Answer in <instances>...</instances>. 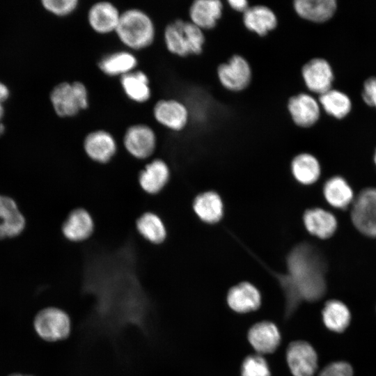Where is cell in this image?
Instances as JSON below:
<instances>
[{
  "label": "cell",
  "mask_w": 376,
  "mask_h": 376,
  "mask_svg": "<svg viewBox=\"0 0 376 376\" xmlns=\"http://www.w3.org/2000/svg\"><path fill=\"white\" fill-rule=\"evenodd\" d=\"M91 262L86 268L83 292L93 298V308L83 323L89 334L116 341L129 327L147 338L154 334V306L141 285L130 252Z\"/></svg>",
  "instance_id": "obj_1"
},
{
  "label": "cell",
  "mask_w": 376,
  "mask_h": 376,
  "mask_svg": "<svg viewBox=\"0 0 376 376\" xmlns=\"http://www.w3.org/2000/svg\"><path fill=\"white\" fill-rule=\"evenodd\" d=\"M288 268L287 274L278 276L285 299V319L292 315L301 301H318L326 290L324 263L308 244H300L292 250L288 258Z\"/></svg>",
  "instance_id": "obj_2"
},
{
  "label": "cell",
  "mask_w": 376,
  "mask_h": 376,
  "mask_svg": "<svg viewBox=\"0 0 376 376\" xmlns=\"http://www.w3.org/2000/svg\"><path fill=\"white\" fill-rule=\"evenodd\" d=\"M115 34L126 49L141 51L154 43L156 26L146 11L130 8L122 11Z\"/></svg>",
  "instance_id": "obj_3"
},
{
  "label": "cell",
  "mask_w": 376,
  "mask_h": 376,
  "mask_svg": "<svg viewBox=\"0 0 376 376\" xmlns=\"http://www.w3.org/2000/svg\"><path fill=\"white\" fill-rule=\"evenodd\" d=\"M163 39L169 52L179 57L201 54L206 41L204 31L189 20L177 19L166 25Z\"/></svg>",
  "instance_id": "obj_4"
},
{
  "label": "cell",
  "mask_w": 376,
  "mask_h": 376,
  "mask_svg": "<svg viewBox=\"0 0 376 376\" xmlns=\"http://www.w3.org/2000/svg\"><path fill=\"white\" fill-rule=\"evenodd\" d=\"M49 98L56 114L61 118L76 116L90 104L88 88L80 81L58 83L52 90Z\"/></svg>",
  "instance_id": "obj_5"
},
{
  "label": "cell",
  "mask_w": 376,
  "mask_h": 376,
  "mask_svg": "<svg viewBox=\"0 0 376 376\" xmlns=\"http://www.w3.org/2000/svg\"><path fill=\"white\" fill-rule=\"evenodd\" d=\"M33 326L40 339L54 343L65 340L70 336L72 320L70 315L63 309L47 306L36 314Z\"/></svg>",
  "instance_id": "obj_6"
},
{
  "label": "cell",
  "mask_w": 376,
  "mask_h": 376,
  "mask_svg": "<svg viewBox=\"0 0 376 376\" xmlns=\"http://www.w3.org/2000/svg\"><path fill=\"white\" fill-rule=\"evenodd\" d=\"M217 77L225 89L238 93L250 86L253 71L248 60L242 55L236 54L217 66Z\"/></svg>",
  "instance_id": "obj_7"
},
{
  "label": "cell",
  "mask_w": 376,
  "mask_h": 376,
  "mask_svg": "<svg viewBox=\"0 0 376 376\" xmlns=\"http://www.w3.org/2000/svg\"><path fill=\"white\" fill-rule=\"evenodd\" d=\"M157 135L153 128L146 123H134L125 130L123 143L132 157L144 159L150 157L157 146Z\"/></svg>",
  "instance_id": "obj_8"
},
{
  "label": "cell",
  "mask_w": 376,
  "mask_h": 376,
  "mask_svg": "<svg viewBox=\"0 0 376 376\" xmlns=\"http://www.w3.org/2000/svg\"><path fill=\"white\" fill-rule=\"evenodd\" d=\"M351 219L361 233L376 237V188L365 189L354 199Z\"/></svg>",
  "instance_id": "obj_9"
},
{
  "label": "cell",
  "mask_w": 376,
  "mask_h": 376,
  "mask_svg": "<svg viewBox=\"0 0 376 376\" xmlns=\"http://www.w3.org/2000/svg\"><path fill=\"white\" fill-rule=\"evenodd\" d=\"M152 117L161 126L173 132L183 130L189 121V110L175 98L158 100L152 107Z\"/></svg>",
  "instance_id": "obj_10"
},
{
  "label": "cell",
  "mask_w": 376,
  "mask_h": 376,
  "mask_svg": "<svg viewBox=\"0 0 376 376\" xmlns=\"http://www.w3.org/2000/svg\"><path fill=\"white\" fill-rule=\"evenodd\" d=\"M122 11L113 3L99 1L93 3L87 12V22L96 33L108 35L115 33Z\"/></svg>",
  "instance_id": "obj_11"
},
{
  "label": "cell",
  "mask_w": 376,
  "mask_h": 376,
  "mask_svg": "<svg viewBox=\"0 0 376 376\" xmlns=\"http://www.w3.org/2000/svg\"><path fill=\"white\" fill-rule=\"evenodd\" d=\"M288 366L294 376H313L318 368V357L315 350L307 342H292L287 348Z\"/></svg>",
  "instance_id": "obj_12"
},
{
  "label": "cell",
  "mask_w": 376,
  "mask_h": 376,
  "mask_svg": "<svg viewBox=\"0 0 376 376\" xmlns=\"http://www.w3.org/2000/svg\"><path fill=\"white\" fill-rule=\"evenodd\" d=\"M26 224L25 217L15 200L0 194V240L19 236Z\"/></svg>",
  "instance_id": "obj_13"
},
{
  "label": "cell",
  "mask_w": 376,
  "mask_h": 376,
  "mask_svg": "<svg viewBox=\"0 0 376 376\" xmlns=\"http://www.w3.org/2000/svg\"><path fill=\"white\" fill-rule=\"evenodd\" d=\"M83 147L86 155L98 163H107L117 151V142L107 130L98 129L88 132L84 139Z\"/></svg>",
  "instance_id": "obj_14"
},
{
  "label": "cell",
  "mask_w": 376,
  "mask_h": 376,
  "mask_svg": "<svg viewBox=\"0 0 376 376\" xmlns=\"http://www.w3.org/2000/svg\"><path fill=\"white\" fill-rule=\"evenodd\" d=\"M287 109L292 122L303 128L313 126L320 116L318 102L312 95L305 93L290 97Z\"/></svg>",
  "instance_id": "obj_15"
},
{
  "label": "cell",
  "mask_w": 376,
  "mask_h": 376,
  "mask_svg": "<svg viewBox=\"0 0 376 376\" xmlns=\"http://www.w3.org/2000/svg\"><path fill=\"white\" fill-rule=\"evenodd\" d=\"M301 74L306 86L313 93L321 95L331 89L334 74L325 59H311L303 65Z\"/></svg>",
  "instance_id": "obj_16"
},
{
  "label": "cell",
  "mask_w": 376,
  "mask_h": 376,
  "mask_svg": "<svg viewBox=\"0 0 376 376\" xmlns=\"http://www.w3.org/2000/svg\"><path fill=\"white\" fill-rule=\"evenodd\" d=\"M242 22L247 30L260 37H264L277 28L279 19L270 7L256 4L250 6L242 13Z\"/></svg>",
  "instance_id": "obj_17"
},
{
  "label": "cell",
  "mask_w": 376,
  "mask_h": 376,
  "mask_svg": "<svg viewBox=\"0 0 376 376\" xmlns=\"http://www.w3.org/2000/svg\"><path fill=\"white\" fill-rule=\"evenodd\" d=\"M224 13L220 0H195L189 6V21L203 31L214 29Z\"/></svg>",
  "instance_id": "obj_18"
},
{
  "label": "cell",
  "mask_w": 376,
  "mask_h": 376,
  "mask_svg": "<svg viewBox=\"0 0 376 376\" xmlns=\"http://www.w3.org/2000/svg\"><path fill=\"white\" fill-rule=\"evenodd\" d=\"M138 59L133 52L128 49L118 50L103 55L97 61L99 70L108 77L119 78L134 70Z\"/></svg>",
  "instance_id": "obj_19"
},
{
  "label": "cell",
  "mask_w": 376,
  "mask_h": 376,
  "mask_svg": "<svg viewBox=\"0 0 376 376\" xmlns=\"http://www.w3.org/2000/svg\"><path fill=\"white\" fill-rule=\"evenodd\" d=\"M252 347L260 354L274 352L280 344L281 335L276 326L268 321L258 322L248 332Z\"/></svg>",
  "instance_id": "obj_20"
},
{
  "label": "cell",
  "mask_w": 376,
  "mask_h": 376,
  "mask_svg": "<svg viewBox=\"0 0 376 376\" xmlns=\"http://www.w3.org/2000/svg\"><path fill=\"white\" fill-rule=\"evenodd\" d=\"M120 84L125 96L135 103L147 102L152 96L150 79L141 70L136 69L120 77Z\"/></svg>",
  "instance_id": "obj_21"
},
{
  "label": "cell",
  "mask_w": 376,
  "mask_h": 376,
  "mask_svg": "<svg viewBox=\"0 0 376 376\" xmlns=\"http://www.w3.org/2000/svg\"><path fill=\"white\" fill-rule=\"evenodd\" d=\"M230 308L237 313H247L258 309L260 305V295L258 289L248 282L231 288L227 295Z\"/></svg>",
  "instance_id": "obj_22"
},
{
  "label": "cell",
  "mask_w": 376,
  "mask_h": 376,
  "mask_svg": "<svg viewBox=\"0 0 376 376\" xmlns=\"http://www.w3.org/2000/svg\"><path fill=\"white\" fill-rule=\"evenodd\" d=\"M94 228L92 217L83 208L72 210L65 220L62 232L69 240L81 242L88 238Z\"/></svg>",
  "instance_id": "obj_23"
},
{
  "label": "cell",
  "mask_w": 376,
  "mask_h": 376,
  "mask_svg": "<svg viewBox=\"0 0 376 376\" xmlns=\"http://www.w3.org/2000/svg\"><path fill=\"white\" fill-rule=\"evenodd\" d=\"M292 5L298 16L318 23L329 19L337 6L335 0H295Z\"/></svg>",
  "instance_id": "obj_24"
},
{
  "label": "cell",
  "mask_w": 376,
  "mask_h": 376,
  "mask_svg": "<svg viewBox=\"0 0 376 376\" xmlns=\"http://www.w3.org/2000/svg\"><path fill=\"white\" fill-rule=\"evenodd\" d=\"M169 178V169L161 159H155L147 164L141 171L139 182L143 191L150 194L159 192Z\"/></svg>",
  "instance_id": "obj_25"
},
{
  "label": "cell",
  "mask_w": 376,
  "mask_h": 376,
  "mask_svg": "<svg viewBox=\"0 0 376 376\" xmlns=\"http://www.w3.org/2000/svg\"><path fill=\"white\" fill-rule=\"evenodd\" d=\"M304 223L311 234L321 239L331 237L337 228L336 217L331 212L318 207L305 212Z\"/></svg>",
  "instance_id": "obj_26"
},
{
  "label": "cell",
  "mask_w": 376,
  "mask_h": 376,
  "mask_svg": "<svg viewBox=\"0 0 376 376\" xmlns=\"http://www.w3.org/2000/svg\"><path fill=\"white\" fill-rule=\"evenodd\" d=\"M323 194L326 201L334 207L346 208L353 202V191L347 181L342 177L334 176L329 178L323 187Z\"/></svg>",
  "instance_id": "obj_27"
},
{
  "label": "cell",
  "mask_w": 376,
  "mask_h": 376,
  "mask_svg": "<svg viewBox=\"0 0 376 376\" xmlns=\"http://www.w3.org/2000/svg\"><path fill=\"white\" fill-rule=\"evenodd\" d=\"M193 207L198 217L207 223L217 222L223 214L221 199L214 191H207L197 196Z\"/></svg>",
  "instance_id": "obj_28"
},
{
  "label": "cell",
  "mask_w": 376,
  "mask_h": 376,
  "mask_svg": "<svg viewBox=\"0 0 376 376\" xmlns=\"http://www.w3.org/2000/svg\"><path fill=\"white\" fill-rule=\"evenodd\" d=\"M291 168L295 179L304 185L314 183L320 175L318 159L309 153H301L295 157Z\"/></svg>",
  "instance_id": "obj_29"
},
{
  "label": "cell",
  "mask_w": 376,
  "mask_h": 376,
  "mask_svg": "<svg viewBox=\"0 0 376 376\" xmlns=\"http://www.w3.org/2000/svg\"><path fill=\"white\" fill-rule=\"evenodd\" d=\"M322 314L325 326L333 331L342 332L350 324V313L347 307L338 300L328 301Z\"/></svg>",
  "instance_id": "obj_30"
},
{
  "label": "cell",
  "mask_w": 376,
  "mask_h": 376,
  "mask_svg": "<svg viewBox=\"0 0 376 376\" xmlns=\"http://www.w3.org/2000/svg\"><path fill=\"white\" fill-rule=\"evenodd\" d=\"M136 228L140 235L151 243L159 244L166 236L162 220L153 212H148L141 215L136 221Z\"/></svg>",
  "instance_id": "obj_31"
},
{
  "label": "cell",
  "mask_w": 376,
  "mask_h": 376,
  "mask_svg": "<svg viewBox=\"0 0 376 376\" xmlns=\"http://www.w3.org/2000/svg\"><path fill=\"white\" fill-rule=\"evenodd\" d=\"M319 102L327 113L336 118L346 116L352 107L350 99L346 94L331 88L320 95Z\"/></svg>",
  "instance_id": "obj_32"
},
{
  "label": "cell",
  "mask_w": 376,
  "mask_h": 376,
  "mask_svg": "<svg viewBox=\"0 0 376 376\" xmlns=\"http://www.w3.org/2000/svg\"><path fill=\"white\" fill-rule=\"evenodd\" d=\"M241 376H270L265 359L259 354L249 355L242 363Z\"/></svg>",
  "instance_id": "obj_33"
},
{
  "label": "cell",
  "mask_w": 376,
  "mask_h": 376,
  "mask_svg": "<svg viewBox=\"0 0 376 376\" xmlns=\"http://www.w3.org/2000/svg\"><path fill=\"white\" fill-rule=\"evenodd\" d=\"M41 3L44 8L58 17H68L74 13L78 8V0H42Z\"/></svg>",
  "instance_id": "obj_34"
},
{
  "label": "cell",
  "mask_w": 376,
  "mask_h": 376,
  "mask_svg": "<svg viewBox=\"0 0 376 376\" xmlns=\"http://www.w3.org/2000/svg\"><path fill=\"white\" fill-rule=\"evenodd\" d=\"M352 366L343 361L334 362L327 366L319 376H352Z\"/></svg>",
  "instance_id": "obj_35"
},
{
  "label": "cell",
  "mask_w": 376,
  "mask_h": 376,
  "mask_svg": "<svg viewBox=\"0 0 376 376\" xmlns=\"http://www.w3.org/2000/svg\"><path fill=\"white\" fill-rule=\"evenodd\" d=\"M362 97L368 105L376 107V77H370L366 80Z\"/></svg>",
  "instance_id": "obj_36"
},
{
  "label": "cell",
  "mask_w": 376,
  "mask_h": 376,
  "mask_svg": "<svg viewBox=\"0 0 376 376\" xmlns=\"http://www.w3.org/2000/svg\"><path fill=\"white\" fill-rule=\"evenodd\" d=\"M228 5L235 11L243 13L250 6L246 0H228Z\"/></svg>",
  "instance_id": "obj_37"
},
{
  "label": "cell",
  "mask_w": 376,
  "mask_h": 376,
  "mask_svg": "<svg viewBox=\"0 0 376 376\" xmlns=\"http://www.w3.org/2000/svg\"><path fill=\"white\" fill-rule=\"evenodd\" d=\"M9 95L8 88L1 82H0V104L5 101Z\"/></svg>",
  "instance_id": "obj_38"
},
{
  "label": "cell",
  "mask_w": 376,
  "mask_h": 376,
  "mask_svg": "<svg viewBox=\"0 0 376 376\" xmlns=\"http://www.w3.org/2000/svg\"><path fill=\"white\" fill-rule=\"evenodd\" d=\"M3 108L2 107L1 104H0V136L3 134V131H4V125H3V123H1V118L3 116Z\"/></svg>",
  "instance_id": "obj_39"
},
{
  "label": "cell",
  "mask_w": 376,
  "mask_h": 376,
  "mask_svg": "<svg viewBox=\"0 0 376 376\" xmlns=\"http://www.w3.org/2000/svg\"><path fill=\"white\" fill-rule=\"evenodd\" d=\"M8 376H34V375H30V374H24V373H15L10 374Z\"/></svg>",
  "instance_id": "obj_40"
},
{
  "label": "cell",
  "mask_w": 376,
  "mask_h": 376,
  "mask_svg": "<svg viewBox=\"0 0 376 376\" xmlns=\"http://www.w3.org/2000/svg\"><path fill=\"white\" fill-rule=\"evenodd\" d=\"M374 162L376 164V150H375V155H374Z\"/></svg>",
  "instance_id": "obj_41"
}]
</instances>
